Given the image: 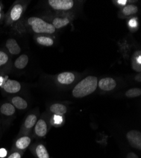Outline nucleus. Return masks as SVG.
Wrapping results in <instances>:
<instances>
[{
	"label": "nucleus",
	"instance_id": "28",
	"mask_svg": "<svg viewBox=\"0 0 141 158\" xmlns=\"http://www.w3.org/2000/svg\"><path fill=\"white\" fill-rule=\"evenodd\" d=\"M135 59H136V62L135 63L137 64L140 65V64H141V56H140V53L139 54L138 56L135 57Z\"/></svg>",
	"mask_w": 141,
	"mask_h": 158
},
{
	"label": "nucleus",
	"instance_id": "31",
	"mask_svg": "<svg viewBox=\"0 0 141 158\" xmlns=\"http://www.w3.org/2000/svg\"><path fill=\"white\" fill-rule=\"evenodd\" d=\"M1 17H2V15H1V14H0V19H1Z\"/></svg>",
	"mask_w": 141,
	"mask_h": 158
},
{
	"label": "nucleus",
	"instance_id": "17",
	"mask_svg": "<svg viewBox=\"0 0 141 158\" xmlns=\"http://www.w3.org/2000/svg\"><path fill=\"white\" fill-rule=\"evenodd\" d=\"M36 154L39 158H49V154L46 148L42 144L38 145L36 148Z\"/></svg>",
	"mask_w": 141,
	"mask_h": 158
},
{
	"label": "nucleus",
	"instance_id": "27",
	"mask_svg": "<svg viewBox=\"0 0 141 158\" xmlns=\"http://www.w3.org/2000/svg\"><path fill=\"white\" fill-rule=\"evenodd\" d=\"M126 158H139V157L134 152H131L127 155Z\"/></svg>",
	"mask_w": 141,
	"mask_h": 158
},
{
	"label": "nucleus",
	"instance_id": "8",
	"mask_svg": "<svg viewBox=\"0 0 141 158\" xmlns=\"http://www.w3.org/2000/svg\"><path fill=\"white\" fill-rule=\"evenodd\" d=\"M6 46L9 52L12 55H18L21 51V49L19 45L14 39H8L6 43Z\"/></svg>",
	"mask_w": 141,
	"mask_h": 158
},
{
	"label": "nucleus",
	"instance_id": "16",
	"mask_svg": "<svg viewBox=\"0 0 141 158\" xmlns=\"http://www.w3.org/2000/svg\"><path fill=\"white\" fill-rule=\"evenodd\" d=\"M70 22L68 18H56L53 21V25L55 29H61L67 25Z\"/></svg>",
	"mask_w": 141,
	"mask_h": 158
},
{
	"label": "nucleus",
	"instance_id": "1",
	"mask_svg": "<svg viewBox=\"0 0 141 158\" xmlns=\"http://www.w3.org/2000/svg\"><path fill=\"white\" fill-rule=\"evenodd\" d=\"M97 78L88 76L75 85L72 90V94L76 98H81L90 95L96 90L97 86Z\"/></svg>",
	"mask_w": 141,
	"mask_h": 158
},
{
	"label": "nucleus",
	"instance_id": "26",
	"mask_svg": "<svg viewBox=\"0 0 141 158\" xmlns=\"http://www.w3.org/2000/svg\"><path fill=\"white\" fill-rule=\"evenodd\" d=\"M6 154H7V152L4 148H2L0 149V157H4L6 156Z\"/></svg>",
	"mask_w": 141,
	"mask_h": 158
},
{
	"label": "nucleus",
	"instance_id": "6",
	"mask_svg": "<svg viewBox=\"0 0 141 158\" xmlns=\"http://www.w3.org/2000/svg\"><path fill=\"white\" fill-rule=\"evenodd\" d=\"M4 90L8 93H17L21 89L20 84L14 80H8L3 85Z\"/></svg>",
	"mask_w": 141,
	"mask_h": 158
},
{
	"label": "nucleus",
	"instance_id": "20",
	"mask_svg": "<svg viewBox=\"0 0 141 158\" xmlns=\"http://www.w3.org/2000/svg\"><path fill=\"white\" fill-rule=\"evenodd\" d=\"M141 95V89L139 88H132L127 90L125 93V96L127 98H132L139 97Z\"/></svg>",
	"mask_w": 141,
	"mask_h": 158
},
{
	"label": "nucleus",
	"instance_id": "4",
	"mask_svg": "<svg viewBox=\"0 0 141 158\" xmlns=\"http://www.w3.org/2000/svg\"><path fill=\"white\" fill-rule=\"evenodd\" d=\"M126 139L131 146L136 149H141V134L139 131L131 130L126 134Z\"/></svg>",
	"mask_w": 141,
	"mask_h": 158
},
{
	"label": "nucleus",
	"instance_id": "32",
	"mask_svg": "<svg viewBox=\"0 0 141 158\" xmlns=\"http://www.w3.org/2000/svg\"><path fill=\"white\" fill-rule=\"evenodd\" d=\"M1 10H2V8H1V6H0V11H1Z\"/></svg>",
	"mask_w": 141,
	"mask_h": 158
},
{
	"label": "nucleus",
	"instance_id": "14",
	"mask_svg": "<svg viewBox=\"0 0 141 158\" xmlns=\"http://www.w3.org/2000/svg\"><path fill=\"white\" fill-rule=\"evenodd\" d=\"M29 62V58L27 55H22L15 61V67L19 69H23L26 67Z\"/></svg>",
	"mask_w": 141,
	"mask_h": 158
},
{
	"label": "nucleus",
	"instance_id": "2",
	"mask_svg": "<svg viewBox=\"0 0 141 158\" xmlns=\"http://www.w3.org/2000/svg\"><path fill=\"white\" fill-rule=\"evenodd\" d=\"M28 23L31 26L33 31L38 34H53L56 30L52 24L40 18L31 17L28 19Z\"/></svg>",
	"mask_w": 141,
	"mask_h": 158
},
{
	"label": "nucleus",
	"instance_id": "5",
	"mask_svg": "<svg viewBox=\"0 0 141 158\" xmlns=\"http://www.w3.org/2000/svg\"><path fill=\"white\" fill-rule=\"evenodd\" d=\"M99 87L105 91H110L114 89L117 86V82L113 78L106 77L101 79L97 83Z\"/></svg>",
	"mask_w": 141,
	"mask_h": 158
},
{
	"label": "nucleus",
	"instance_id": "3",
	"mask_svg": "<svg viewBox=\"0 0 141 158\" xmlns=\"http://www.w3.org/2000/svg\"><path fill=\"white\" fill-rule=\"evenodd\" d=\"M48 3L52 8L63 11L72 9L74 5L72 0H49Z\"/></svg>",
	"mask_w": 141,
	"mask_h": 158
},
{
	"label": "nucleus",
	"instance_id": "22",
	"mask_svg": "<svg viewBox=\"0 0 141 158\" xmlns=\"http://www.w3.org/2000/svg\"><path fill=\"white\" fill-rule=\"evenodd\" d=\"M8 60V56L3 51H0V67L6 64Z\"/></svg>",
	"mask_w": 141,
	"mask_h": 158
},
{
	"label": "nucleus",
	"instance_id": "29",
	"mask_svg": "<svg viewBox=\"0 0 141 158\" xmlns=\"http://www.w3.org/2000/svg\"><path fill=\"white\" fill-rule=\"evenodd\" d=\"M126 2H127L126 0H118V1H117V3L122 5H125L126 3Z\"/></svg>",
	"mask_w": 141,
	"mask_h": 158
},
{
	"label": "nucleus",
	"instance_id": "12",
	"mask_svg": "<svg viewBox=\"0 0 141 158\" xmlns=\"http://www.w3.org/2000/svg\"><path fill=\"white\" fill-rule=\"evenodd\" d=\"M11 102L14 106L19 110H24L27 107V102L26 101L19 96L14 97L12 99Z\"/></svg>",
	"mask_w": 141,
	"mask_h": 158
},
{
	"label": "nucleus",
	"instance_id": "30",
	"mask_svg": "<svg viewBox=\"0 0 141 158\" xmlns=\"http://www.w3.org/2000/svg\"><path fill=\"white\" fill-rule=\"evenodd\" d=\"M3 83V78L2 77H0V85H1Z\"/></svg>",
	"mask_w": 141,
	"mask_h": 158
},
{
	"label": "nucleus",
	"instance_id": "21",
	"mask_svg": "<svg viewBox=\"0 0 141 158\" xmlns=\"http://www.w3.org/2000/svg\"><path fill=\"white\" fill-rule=\"evenodd\" d=\"M37 117L34 114H30L27 116L26 120L25 121V127L27 128H31L34 127L36 123Z\"/></svg>",
	"mask_w": 141,
	"mask_h": 158
},
{
	"label": "nucleus",
	"instance_id": "11",
	"mask_svg": "<svg viewBox=\"0 0 141 158\" xmlns=\"http://www.w3.org/2000/svg\"><path fill=\"white\" fill-rule=\"evenodd\" d=\"M50 110L51 112H53L58 115L64 114L67 111V107L65 105L59 103H56L51 105L50 107Z\"/></svg>",
	"mask_w": 141,
	"mask_h": 158
},
{
	"label": "nucleus",
	"instance_id": "10",
	"mask_svg": "<svg viewBox=\"0 0 141 158\" xmlns=\"http://www.w3.org/2000/svg\"><path fill=\"white\" fill-rule=\"evenodd\" d=\"M22 11H23V7L21 5L17 4L15 5L14 7H13L10 13L11 19L14 21L18 20L21 17Z\"/></svg>",
	"mask_w": 141,
	"mask_h": 158
},
{
	"label": "nucleus",
	"instance_id": "23",
	"mask_svg": "<svg viewBox=\"0 0 141 158\" xmlns=\"http://www.w3.org/2000/svg\"><path fill=\"white\" fill-rule=\"evenodd\" d=\"M54 121H55V123L60 124L62 122V121H63L62 117L60 115L56 114V115L54 116Z\"/></svg>",
	"mask_w": 141,
	"mask_h": 158
},
{
	"label": "nucleus",
	"instance_id": "24",
	"mask_svg": "<svg viewBox=\"0 0 141 158\" xmlns=\"http://www.w3.org/2000/svg\"><path fill=\"white\" fill-rule=\"evenodd\" d=\"M129 25L130 27H133V28H135V27H136L137 26L138 23H137V21L135 19H131V20H129Z\"/></svg>",
	"mask_w": 141,
	"mask_h": 158
},
{
	"label": "nucleus",
	"instance_id": "13",
	"mask_svg": "<svg viewBox=\"0 0 141 158\" xmlns=\"http://www.w3.org/2000/svg\"><path fill=\"white\" fill-rule=\"evenodd\" d=\"M1 113L6 116H11L14 114L15 112V108L14 105L10 103L3 104L0 108Z\"/></svg>",
	"mask_w": 141,
	"mask_h": 158
},
{
	"label": "nucleus",
	"instance_id": "9",
	"mask_svg": "<svg viewBox=\"0 0 141 158\" xmlns=\"http://www.w3.org/2000/svg\"><path fill=\"white\" fill-rule=\"evenodd\" d=\"M35 132L39 137H44L47 133V125L44 120H39L35 127Z\"/></svg>",
	"mask_w": 141,
	"mask_h": 158
},
{
	"label": "nucleus",
	"instance_id": "7",
	"mask_svg": "<svg viewBox=\"0 0 141 158\" xmlns=\"http://www.w3.org/2000/svg\"><path fill=\"white\" fill-rule=\"evenodd\" d=\"M75 75L71 72H63L57 77V81L59 83L63 85H68L75 81Z\"/></svg>",
	"mask_w": 141,
	"mask_h": 158
},
{
	"label": "nucleus",
	"instance_id": "15",
	"mask_svg": "<svg viewBox=\"0 0 141 158\" xmlns=\"http://www.w3.org/2000/svg\"><path fill=\"white\" fill-rule=\"evenodd\" d=\"M31 143V139L29 137H22L16 142V146L19 149H26Z\"/></svg>",
	"mask_w": 141,
	"mask_h": 158
},
{
	"label": "nucleus",
	"instance_id": "19",
	"mask_svg": "<svg viewBox=\"0 0 141 158\" xmlns=\"http://www.w3.org/2000/svg\"><path fill=\"white\" fill-rule=\"evenodd\" d=\"M138 11L137 6L132 5H129L125 6L122 10L123 14L126 16H130L135 14Z\"/></svg>",
	"mask_w": 141,
	"mask_h": 158
},
{
	"label": "nucleus",
	"instance_id": "25",
	"mask_svg": "<svg viewBox=\"0 0 141 158\" xmlns=\"http://www.w3.org/2000/svg\"><path fill=\"white\" fill-rule=\"evenodd\" d=\"M8 158H21V156L19 152H14L11 154Z\"/></svg>",
	"mask_w": 141,
	"mask_h": 158
},
{
	"label": "nucleus",
	"instance_id": "18",
	"mask_svg": "<svg viewBox=\"0 0 141 158\" xmlns=\"http://www.w3.org/2000/svg\"><path fill=\"white\" fill-rule=\"evenodd\" d=\"M37 42L39 44L45 46H51L54 44V41L52 39L44 36L38 37L37 38Z\"/></svg>",
	"mask_w": 141,
	"mask_h": 158
}]
</instances>
